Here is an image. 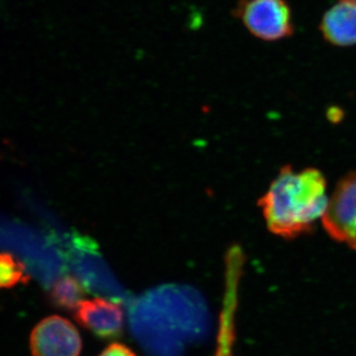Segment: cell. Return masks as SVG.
I'll return each mask as SVG.
<instances>
[{
  "label": "cell",
  "instance_id": "cell-8",
  "mask_svg": "<svg viewBox=\"0 0 356 356\" xmlns=\"http://www.w3.org/2000/svg\"><path fill=\"white\" fill-rule=\"evenodd\" d=\"M320 30L325 41L337 47L356 44V6L339 0L321 21Z\"/></svg>",
  "mask_w": 356,
  "mask_h": 356
},
{
  "label": "cell",
  "instance_id": "cell-12",
  "mask_svg": "<svg viewBox=\"0 0 356 356\" xmlns=\"http://www.w3.org/2000/svg\"><path fill=\"white\" fill-rule=\"evenodd\" d=\"M98 356H137V355L125 344L114 343L107 346Z\"/></svg>",
  "mask_w": 356,
  "mask_h": 356
},
{
  "label": "cell",
  "instance_id": "cell-10",
  "mask_svg": "<svg viewBox=\"0 0 356 356\" xmlns=\"http://www.w3.org/2000/svg\"><path fill=\"white\" fill-rule=\"evenodd\" d=\"M28 280L24 264L13 254L0 252V289H10Z\"/></svg>",
  "mask_w": 356,
  "mask_h": 356
},
{
  "label": "cell",
  "instance_id": "cell-1",
  "mask_svg": "<svg viewBox=\"0 0 356 356\" xmlns=\"http://www.w3.org/2000/svg\"><path fill=\"white\" fill-rule=\"evenodd\" d=\"M208 310L194 288L163 285L131 303L133 334L152 356H175L207 334Z\"/></svg>",
  "mask_w": 356,
  "mask_h": 356
},
{
  "label": "cell",
  "instance_id": "cell-5",
  "mask_svg": "<svg viewBox=\"0 0 356 356\" xmlns=\"http://www.w3.org/2000/svg\"><path fill=\"white\" fill-rule=\"evenodd\" d=\"M321 221L332 238L356 250V172L337 184Z\"/></svg>",
  "mask_w": 356,
  "mask_h": 356
},
{
  "label": "cell",
  "instance_id": "cell-3",
  "mask_svg": "<svg viewBox=\"0 0 356 356\" xmlns=\"http://www.w3.org/2000/svg\"><path fill=\"white\" fill-rule=\"evenodd\" d=\"M65 245L70 266L86 291L117 303L131 301V295L117 280L95 241L74 233L65 236Z\"/></svg>",
  "mask_w": 356,
  "mask_h": 356
},
{
  "label": "cell",
  "instance_id": "cell-2",
  "mask_svg": "<svg viewBox=\"0 0 356 356\" xmlns=\"http://www.w3.org/2000/svg\"><path fill=\"white\" fill-rule=\"evenodd\" d=\"M327 204L324 175L316 168L295 172L289 165L281 168L259 202L267 228L286 240L309 233Z\"/></svg>",
  "mask_w": 356,
  "mask_h": 356
},
{
  "label": "cell",
  "instance_id": "cell-11",
  "mask_svg": "<svg viewBox=\"0 0 356 356\" xmlns=\"http://www.w3.org/2000/svg\"><path fill=\"white\" fill-rule=\"evenodd\" d=\"M236 302H225V309L221 316V327L219 334V348L216 356H234L232 344L234 341V311Z\"/></svg>",
  "mask_w": 356,
  "mask_h": 356
},
{
  "label": "cell",
  "instance_id": "cell-6",
  "mask_svg": "<svg viewBox=\"0 0 356 356\" xmlns=\"http://www.w3.org/2000/svg\"><path fill=\"white\" fill-rule=\"evenodd\" d=\"M81 348L76 327L60 316L44 318L30 334L32 356H79Z\"/></svg>",
  "mask_w": 356,
  "mask_h": 356
},
{
  "label": "cell",
  "instance_id": "cell-7",
  "mask_svg": "<svg viewBox=\"0 0 356 356\" xmlns=\"http://www.w3.org/2000/svg\"><path fill=\"white\" fill-rule=\"evenodd\" d=\"M74 318L86 331L103 341H114L123 334L124 313L117 302L105 298L83 300Z\"/></svg>",
  "mask_w": 356,
  "mask_h": 356
},
{
  "label": "cell",
  "instance_id": "cell-13",
  "mask_svg": "<svg viewBox=\"0 0 356 356\" xmlns=\"http://www.w3.org/2000/svg\"><path fill=\"white\" fill-rule=\"evenodd\" d=\"M343 1L350 2V3L355 4V6H356V0H343Z\"/></svg>",
  "mask_w": 356,
  "mask_h": 356
},
{
  "label": "cell",
  "instance_id": "cell-9",
  "mask_svg": "<svg viewBox=\"0 0 356 356\" xmlns=\"http://www.w3.org/2000/svg\"><path fill=\"white\" fill-rule=\"evenodd\" d=\"M49 301L62 310H76L83 301L84 288L72 276H62L49 288Z\"/></svg>",
  "mask_w": 356,
  "mask_h": 356
},
{
  "label": "cell",
  "instance_id": "cell-4",
  "mask_svg": "<svg viewBox=\"0 0 356 356\" xmlns=\"http://www.w3.org/2000/svg\"><path fill=\"white\" fill-rule=\"evenodd\" d=\"M236 17L257 38L278 41L294 33L291 8L286 0H241Z\"/></svg>",
  "mask_w": 356,
  "mask_h": 356
}]
</instances>
